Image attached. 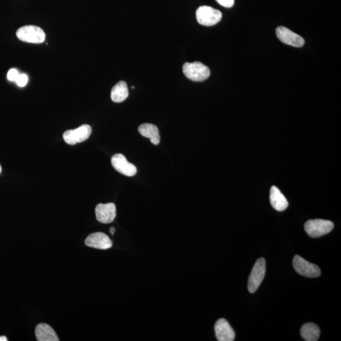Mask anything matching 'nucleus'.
Here are the masks:
<instances>
[{"label": "nucleus", "mask_w": 341, "mask_h": 341, "mask_svg": "<svg viewBox=\"0 0 341 341\" xmlns=\"http://www.w3.org/2000/svg\"><path fill=\"white\" fill-rule=\"evenodd\" d=\"M183 72L188 79L194 82L204 81L208 79L211 75L209 67L198 61L185 63L183 66Z\"/></svg>", "instance_id": "obj_1"}, {"label": "nucleus", "mask_w": 341, "mask_h": 341, "mask_svg": "<svg viewBox=\"0 0 341 341\" xmlns=\"http://www.w3.org/2000/svg\"><path fill=\"white\" fill-rule=\"evenodd\" d=\"M18 39L21 41L40 44L45 41L46 34L39 27L26 26L18 29L16 33Z\"/></svg>", "instance_id": "obj_2"}, {"label": "nucleus", "mask_w": 341, "mask_h": 341, "mask_svg": "<svg viewBox=\"0 0 341 341\" xmlns=\"http://www.w3.org/2000/svg\"><path fill=\"white\" fill-rule=\"evenodd\" d=\"M334 227L332 222L324 219L309 220L305 224V230L311 238L328 234Z\"/></svg>", "instance_id": "obj_3"}, {"label": "nucleus", "mask_w": 341, "mask_h": 341, "mask_svg": "<svg viewBox=\"0 0 341 341\" xmlns=\"http://www.w3.org/2000/svg\"><path fill=\"white\" fill-rule=\"evenodd\" d=\"M222 17L221 11L209 6L198 8L196 12L198 22L205 26H213L221 21Z\"/></svg>", "instance_id": "obj_4"}, {"label": "nucleus", "mask_w": 341, "mask_h": 341, "mask_svg": "<svg viewBox=\"0 0 341 341\" xmlns=\"http://www.w3.org/2000/svg\"><path fill=\"white\" fill-rule=\"evenodd\" d=\"M265 271H266L265 260L264 258H260L257 260L249 276L248 289L251 293H254L259 288L264 280Z\"/></svg>", "instance_id": "obj_5"}, {"label": "nucleus", "mask_w": 341, "mask_h": 341, "mask_svg": "<svg viewBox=\"0 0 341 341\" xmlns=\"http://www.w3.org/2000/svg\"><path fill=\"white\" fill-rule=\"evenodd\" d=\"M292 265L295 270L299 275L307 278H317L321 275L320 268L317 265L311 264L302 257L296 256L292 260Z\"/></svg>", "instance_id": "obj_6"}, {"label": "nucleus", "mask_w": 341, "mask_h": 341, "mask_svg": "<svg viewBox=\"0 0 341 341\" xmlns=\"http://www.w3.org/2000/svg\"><path fill=\"white\" fill-rule=\"evenodd\" d=\"M92 133V128L88 125H83L74 130H67L63 133L64 142L69 145L77 144L84 142L89 138Z\"/></svg>", "instance_id": "obj_7"}, {"label": "nucleus", "mask_w": 341, "mask_h": 341, "mask_svg": "<svg viewBox=\"0 0 341 341\" xmlns=\"http://www.w3.org/2000/svg\"><path fill=\"white\" fill-rule=\"evenodd\" d=\"M276 35L278 38L284 44L297 48L302 47L305 44V40L302 36L285 27H279L276 29Z\"/></svg>", "instance_id": "obj_8"}, {"label": "nucleus", "mask_w": 341, "mask_h": 341, "mask_svg": "<svg viewBox=\"0 0 341 341\" xmlns=\"http://www.w3.org/2000/svg\"><path fill=\"white\" fill-rule=\"evenodd\" d=\"M111 164L115 170L125 176H133L138 172L136 166L129 163L123 154H115L111 158Z\"/></svg>", "instance_id": "obj_9"}, {"label": "nucleus", "mask_w": 341, "mask_h": 341, "mask_svg": "<svg viewBox=\"0 0 341 341\" xmlns=\"http://www.w3.org/2000/svg\"><path fill=\"white\" fill-rule=\"evenodd\" d=\"M97 220L103 224L111 223L117 216L116 206L113 203H99L96 206Z\"/></svg>", "instance_id": "obj_10"}, {"label": "nucleus", "mask_w": 341, "mask_h": 341, "mask_svg": "<svg viewBox=\"0 0 341 341\" xmlns=\"http://www.w3.org/2000/svg\"><path fill=\"white\" fill-rule=\"evenodd\" d=\"M85 245L97 249H106L111 248L112 242L108 236L104 233H93L85 240Z\"/></svg>", "instance_id": "obj_11"}, {"label": "nucleus", "mask_w": 341, "mask_h": 341, "mask_svg": "<svg viewBox=\"0 0 341 341\" xmlns=\"http://www.w3.org/2000/svg\"><path fill=\"white\" fill-rule=\"evenodd\" d=\"M215 333L219 341H233L235 340V332L229 323L224 319L216 322L214 326Z\"/></svg>", "instance_id": "obj_12"}, {"label": "nucleus", "mask_w": 341, "mask_h": 341, "mask_svg": "<svg viewBox=\"0 0 341 341\" xmlns=\"http://www.w3.org/2000/svg\"><path fill=\"white\" fill-rule=\"evenodd\" d=\"M36 339L38 341H59L57 334L52 327L47 324L37 325L36 331Z\"/></svg>", "instance_id": "obj_13"}, {"label": "nucleus", "mask_w": 341, "mask_h": 341, "mask_svg": "<svg viewBox=\"0 0 341 341\" xmlns=\"http://www.w3.org/2000/svg\"><path fill=\"white\" fill-rule=\"evenodd\" d=\"M270 201L272 208L278 211H283L288 206V200L278 188L275 186L271 188Z\"/></svg>", "instance_id": "obj_14"}, {"label": "nucleus", "mask_w": 341, "mask_h": 341, "mask_svg": "<svg viewBox=\"0 0 341 341\" xmlns=\"http://www.w3.org/2000/svg\"><path fill=\"white\" fill-rule=\"evenodd\" d=\"M139 133L145 138L150 139L151 143L158 145L160 142V135L159 129L156 126L150 123H144L139 127Z\"/></svg>", "instance_id": "obj_15"}, {"label": "nucleus", "mask_w": 341, "mask_h": 341, "mask_svg": "<svg viewBox=\"0 0 341 341\" xmlns=\"http://www.w3.org/2000/svg\"><path fill=\"white\" fill-rule=\"evenodd\" d=\"M128 96V88L124 81H120L112 87L111 98L115 103H119L124 101Z\"/></svg>", "instance_id": "obj_16"}, {"label": "nucleus", "mask_w": 341, "mask_h": 341, "mask_svg": "<svg viewBox=\"0 0 341 341\" xmlns=\"http://www.w3.org/2000/svg\"><path fill=\"white\" fill-rule=\"evenodd\" d=\"M301 335L303 339L307 341H316L320 337L321 331L319 327L313 323H307L301 329Z\"/></svg>", "instance_id": "obj_17"}, {"label": "nucleus", "mask_w": 341, "mask_h": 341, "mask_svg": "<svg viewBox=\"0 0 341 341\" xmlns=\"http://www.w3.org/2000/svg\"><path fill=\"white\" fill-rule=\"evenodd\" d=\"M28 75L26 74H19L15 82L17 83V84L19 87H24L28 84Z\"/></svg>", "instance_id": "obj_18"}, {"label": "nucleus", "mask_w": 341, "mask_h": 341, "mask_svg": "<svg viewBox=\"0 0 341 341\" xmlns=\"http://www.w3.org/2000/svg\"><path fill=\"white\" fill-rule=\"evenodd\" d=\"M18 75H19V73H18L17 70L12 69L10 70L9 72H8L7 79L8 80H10V81L15 82L16 80H17L18 77Z\"/></svg>", "instance_id": "obj_19"}, {"label": "nucleus", "mask_w": 341, "mask_h": 341, "mask_svg": "<svg viewBox=\"0 0 341 341\" xmlns=\"http://www.w3.org/2000/svg\"><path fill=\"white\" fill-rule=\"evenodd\" d=\"M219 5L225 8H231L234 5L235 0H216Z\"/></svg>", "instance_id": "obj_20"}, {"label": "nucleus", "mask_w": 341, "mask_h": 341, "mask_svg": "<svg viewBox=\"0 0 341 341\" xmlns=\"http://www.w3.org/2000/svg\"><path fill=\"white\" fill-rule=\"evenodd\" d=\"M115 231L116 230H115V228L114 227H111V228H110L109 232L110 233H111V234L112 235H113L115 234Z\"/></svg>", "instance_id": "obj_21"}, {"label": "nucleus", "mask_w": 341, "mask_h": 341, "mask_svg": "<svg viewBox=\"0 0 341 341\" xmlns=\"http://www.w3.org/2000/svg\"><path fill=\"white\" fill-rule=\"evenodd\" d=\"M7 340H8V339L5 336L0 337V341H7Z\"/></svg>", "instance_id": "obj_22"}, {"label": "nucleus", "mask_w": 341, "mask_h": 341, "mask_svg": "<svg viewBox=\"0 0 341 341\" xmlns=\"http://www.w3.org/2000/svg\"><path fill=\"white\" fill-rule=\"evenodd\" d=\"M1 172H2V167L1 165H0V173H1Z\"/></svg>", "instance_id": "obj_23"}]
</instances>
